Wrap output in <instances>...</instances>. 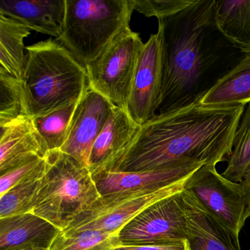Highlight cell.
Returning a JSON list of instances; mask_svg holds the SVG:
<instances>
[{
	"instance_id": "obj_30",
	"label": "cell",
	"mask_w": 250,
	"mask_h": 250,
	"mask_svg": "<svg viewBox=\"0 0 250 250\" xmlns=\"http://www.w3.org/2000/svg\"><path fill=\"white\" fill-rule=\"evenodd\" d=\"M20 250H47V249L40 248V247H29V248L22 249Z\"/></svg>"
},
{
	"instance_id": "obj_11",
	"label": "cell",
	"mask_w": 250,
	"mask_h": 250,
	"mask_svg": "<svg viewBox=\"0 0 250 250\" xmlns=\"http://www.w3.org/2000/svg\"><path fill=\"white\" fill-rule=\"evenodd\" d=\"M162 94V51L159 33L144 43L131 86L127 112L141 126L157 115Z\"/></svg>"
},
{
	"instance_id": "obj_24",
	"label": "cell",
	"mask_w": 250,
	"mask_h": 250,
	"mask_svg": "<svg viewBox=\"0 0 250 250\" xmlns=\"http://www.w3.org/2000/svg\"><path fill=\"white\" fill-rule=\"evenodd\" d=\"M120 244L118 233L99 230L61 232L47 250H113Z\"/></svg>"
},
{
	"instance_id": "obj_4",
	"label": "cell",
	"mask_w": 250,
	"mask_h": 250,
	"mask_svg": "<svg viewBox=\"0 0 250 250\" xmlns=\"http://www.w3.org/2000/svg\"><path fill=\"white\" fill-rule=\"evenodd\" d=\"M131 0H66L62 34L55 39L84 68L130 28Z\"/></svg>"
},
{
	"instance_id": "obj_18",
	"label": "cell",
	"mask_w": 250,
	"mask_h": 250,
	"mask_svg": "<svg viewBox=\"0 0 250 250\" xmlns=\"http://www.w3.org/2000/svg\"><path fill=\"white\" fill-rule=\"evenodd\" d=\"M250 102V49L200 102L206 107H227Z\"/></svg>"
},
{
	"instance_id": "obj_10",
	"label": "cell",
	"mask_w": 250,
	"mask_h": 250,
	"mask_svg": "<svg viewBox=\"0 0 250 250\" xmlns=\"http://www.w3.org/2000/svg\"><path fill=\"white\" fill-rule=\"evenodd\" d=\"M113 106L108 99L87 85L77 102L61 151L88 167L92 147Z\"/></svg>"
},
{
	"instance_id": "obj_6",
	"label": "cell",
	"mask_w": 250,
	"mask_h": 250,
	"mask_svg": "<svg viewBox=\"0 0 250 250\" xmlns=\"http://www.w3.org/2000/svg\"><path fill=\"white\" fill-rule=\"evenodd\" d=\"M144 43L131 28L120 33L86 68L88 85L112 104L127 111L133 80Z\"/></svg>"
},
{
	"instance_id": "obj_15",
	"label": "cell",
	"mask_w": 250,
	"mask_h": 250,
	"mask_svg": "<svg viewBox=\"0 0 250 250\" xmlns=\"http://www.w3.org/2000/svg\"><path fill=\"white\" fill-rule=\"evenodd\" d=\"M46 146L32 117L0 126V173L36 157H45Z\"/></svg>"
},
{
	"instance_id": "obj_3",
	"label": "cell",
	"mask_w": 250,
	"mask_h": 250,
	"mask_svg": "<svg viewBox=\"0 0 250 250\" xmlns=\"http://www.w3.org/2000/svg\"><path fill=\"white\" fill-rule=\"evenodd\" d=\"M22 84L29 116H42L80 100L88 85L87 70L56 40L25 48Z\"/></svg>"
},
{
	"instance_id": "obj_26",
	"label": "cell",
	"mask_w": 250,
	"mask_h": 250,
	"mask_svg": "<svg viewBox=\"0 0 250 250\" xmlns=\"http://www.w3.org/2000/svg\"><path fill=\"white\" fill-rule=\"evenodd\" d=\"M195 0H131L134 11L147 17L159 20L181 12L194 3Z\"/></svg>"
},
{
	"instance_id": "obj_23",
	"label": "cell",
	"mask_w": 250,
	"mask_h": 250,
	"mask_svg": "<svg viewBox=\"0 0 250 250\" xmlns=\"http://www.w3.org/2000/svg\"><path fill=\"white\" fill-rule=\"evenodd\" d=\"M77 102L42 116L33 118L47 152L61 150L68 134Z\"/></svg>"
},
{
	"instance_id": "obj_22",
	"label": "cell",
	"mask_w": 250,
	"mask_h": 250,
	"mask_svg": "<svg viewBox=\"0 0 250 250\" xmlns=\"http://www.w3.org/2000/svg\"><path fill=\"white\" fill-rule=\"evenodd\" d=\"M250 165V102L246 104L244 113L234 135L232 150L228 164L222 175L235 183H241Z\"/></svg>"
},
{
	"instance_id": "obj_12",
	"label": "cell",
	"mask_w": 250,
	"mask_h": 250,
	"mask_svg": "<svg viewBox=\"0 0 250 250\" xmlns=\"http://www.w3.org/2000/svg\"><path fill=\"white\" fill-rule=\"evenodd\" d=\"M140 129L126 110L114 105L92 147L88 165L91 175L119 170Z\"/></svg>"
},
{
	"instance_id": "obj_28",
	"label": "cell",
	"mask_w": 250,
	"mask_h": 250,
	"mask_svg": "<svg viewBox=\"0 0 250 250\" xmlns=\"http://www.w3.org/2000/svg\"><path fill=\"white\" fill-rule=\"evenodd\" d=\"M113 250H189L187 240L172 244L158 245H124L120 244Z\"/></svg>"
},
{
	"instance_id": "obj_1",
	"label": "cell",
	"mask_w": 250,
	"mask_h": 250,
	"mask_svg": "<svg viewBox=\"0 0 250 250\" xmlns=\"http://www.w3.org/2000/svg\"><path fill=\"white\" fill-rule=\"evenodd\" d=\"M216 0H195L159 20L162 94L157 115L200 103L246 55L216 24Z\"/></svg>"
},
{
	"instance_id": "obj_21",
	"label": "cell",
	"mask_w": 250,
	"mask_h": 250,
	"mask_svg": "<svg viewBox=\"0 0 250 250\" xmlns=\"http://www.w3.org/2000/svg\"><path fill=\"white\" fill-rule=\"evenodd\" d=\"M46 156L25 178L0 197V219L30 213L46 173Z\"/></svg>"
},
{
	"instance_id": "obj_17",
	"label": "cell",
	"mask_w": 250,
	"mask_h": 250,
	"mask_svg": "<svg viewBox=\"0 0 250 250\" xmlns=\"http://www.w3.org/2000/svg\"><path fill=\"white\" fill-rule=\"evenodd\" d=\"M61 232L50 222L31 213L0 219V250L48 249Z\"/></svg>"
},
{
	"instance_id": "obj_16",
	"label": "cell",
	"mask_w": 250,
	"mask_h": 250,
	"mask_svg": "<svg viewBox=\"0 0 250 250\" xmlns=\"http://www.w3.org/2000/svg\"><path fill=\"white\" fill-rule=\"evenodd\" d=\"M65 10L66 0H0V14L55 39L62 34Z\"/></svg>"
},
{
	"instance_id": "obj_20",
	"label": "cell",
	"mask_w": 250,
	"mask_h": 250,
	"mask_svg": "<svg viewBox=\"0 0 250 250\" xmlns=\"http://www.w3.org/2000/svg\"><path fill=\"white\" fill-rule=\"evenodd\" d=\"M216 24L234 44L250 49V0H216Z\"/></svg>"
},
{
	"instance_id": "obj_8",
	"label": "cell",
	"mask_w": 250,
	"mask_h": 250,
	"mask_svg": "<svg viewBox=\"0 0 250 250\" xmlns=\"http://www.w3.org/2000/svg\"><path fill=\"white\" fill-rule=\"evenodd\" d=\"M188 178L156 189L101 196L61 232L99 230L118 234L127 224L149 206L181 192Z\"/></svg>"
},
{
	"instance_id": "obj_25",
	"label": "cell",
	"mask_w": 250,
	"mask_h": 250,
	"mask_svg": "<svg viewBox=\"0 0 250 250\" xmlns=\"http://www.w3.org/2000/svg\"><path fill=\"white\" fill-rule=\"evenodd\" d=\"M29 116L22 81L0 74V126Z\"/></svg>"
},
{
	"instance_id": "obj_19",
	"label": "cell",
	"mask_w": 250,
	"mask_h": 250,
	"mask_svg": "<svg viewBox=\"0 0 250 250\" xmlns=\"http://www.w3.org/2000/svg\"><path fill=\"white\" fill-rule=\"evenodd\" d=\"M31 33L26 26L0 14V74L22 81L25 67L24 39Z\"/></svg>"
},
{
	"instance_id": "obj_7",
	"label": "cell",
	"mask_w": 250,
	"mask_h": 250,
	"mask_svg": "<svg viewBox=\"0 0 250 250\" xmlns=\"http://www.w3.org/2000/svg\"><path fill=\"white\" fill-rule=\"evenodd\" d=\"M184 188L235 235L250 217V187L227 179L215 165H204L193 172Z\"/></svg>"
},
{
	"instance_id": "obj_29",
	"label": "cell",
	"mask_w": 250,
	"mask_h": 250,
	"mask_svg": "<svg viewBox=\"0 0 250 250\" xmlns=\"http://www.w3.org/2000/svg\"><path fill=\"white\" fill-rule=\"evenodd\" d=\"M241 183L250 187V165H249L245 173H244V178H243V181Z\"/></svg>"
},
{
	"instance_id": "obj_27",
	"label": "cell",
	"mask_w": 250,
	"mask_h": 250,
	"mask_svg": "<svg viewBox=\"0 0 250 250\" xmlns=\"http://www.w3.org/2000/svg\"><path fill=\"white\" fill-rule=\"evenodd\" d=\"M44 157H36L30 159L5 173L1 174L0 176V197L8 192L11 188L15 187L20 181L28 176L42 162Z\"/></svg>"
},
{
	"instance_id": "obj_14",
	"label": "cell",
	"mask_w": 250,
	"mask_h": 250,
	"mask_svg": "<svg viewBox=\"0 0 250 250\" xmlns=\"http://www.w3.org/2000/svg\"><path fill=\"white\" fill-rule=\"evenodd\" d=\"M188 162L179 166L145 172H102L92 175L101 196L162 188L189 177L203 166Z\"/></svg>"
},
{
	"instance_id": "obj_5",
	"label": "cell",
	"mask_w": 250,
	"mask_h": 250,
	"mask_svg": "<svg viewBox=\"0 0 250 250\" xmlns=\"http://www.w3.org/2000/svg\"><path fill=\"white\" fill-rule=\"evenodd\" d=\"M46 159V173L30 213L63 231L101 194L90 169L74 158L56 150Z\"/></svg>"
},
{
	"instance_id": "obj_13",
	"label": "cell",
	"mask_w": 250,
	"mask_h": 250,
	"mask_svg": "<svg viewBox=\"0 0 250 250\" xmlns=\"http://www.w3.org/2000/svg\"><path fill=\"white\" fill-rule=\"evenodd\" d=\"M189 250H241L239 238L222 225L189 191L182 192Z\"/></svg>"
},
{
	"instance_id": "obj_9",
	"label": "cell",
	"mask_w": 250,
	"mask_h": 250,
	"mask_svg": "<svg viewBox=\"0 0 250 250\" xmlns=\"http://www.w3.org/2000/svg\"><path fill=\"white\" fill-rule=\"evenodd\" d=\"M181 192L156 202L133 219L118 233L120 244L158 245L185 241L187 222Z\"/></svg>"
},
{
	"instance_id": "obj_2",
	"label": "cell",
	"mask_w": 250,
	"mask_h": 250,
	"mask_svg": "<svg viewBox=\"0 0 250 250\" xmlns=\"http://www.w3.org/2000/svg\"><path fill=\"white\" fill-rule=\"evenodd\" d=\"M245 106L206 107L197 104L156 115L140 126L118 171L145 172L188 162L216 166L231 154Z\"/></svg>"
}]
</instances>
